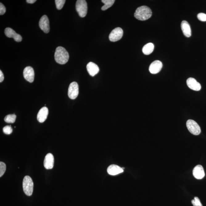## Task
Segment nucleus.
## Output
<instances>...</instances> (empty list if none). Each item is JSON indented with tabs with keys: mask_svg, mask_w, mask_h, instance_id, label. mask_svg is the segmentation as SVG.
Instances as JSON below:
<instances>
[{
	"mask_svg": "<svg viewBox=\"0 0 206 206\" xmlns=\"http://www.w3.org/2000/svg\"><path fill=\"white\" fill-rule=\"evenodd\" d=\"M123 30L120 27L114 29L111 32L109 36V39L111 41L116 42L121 39L123 36Z\"/></svg>",
	"mask_w": 206,
	"mask_h": 206,
	"instance_id": "obj_7",
	"label": "nucleus"
},
{
	"mask_svg": "<svg viewBox=\"0 0 206 206\" xmlns=\"http://www.w3.org/2000/svg\"><path fill=\"white\" fill-rule=\"evenodd\" d=\"M187 84L188 87L195 91H199L201 89V86L195 79L190 78L187 80Z\"/></svg>",
	"mask_w": 206,
	"mask_h": 206,
	"instance_id": "obj_13",
	"label": "nucleus"
},
{
	"mask_svg": "<svg viewBox=\"0 0 206 206\" xmlns=\"http://www.w3.org/2000/svg\"><path fill=\"white\" fill-rule=\"evenodd\" d=\"M86 67L88 73L92 76H94L99 71V67L96 64L92 62L89 63Z\"/></svg>",
	"mask_w": 206,
	"mask_h": 206,
	"instance_id": "obj_16",
	"label": "nucleus"
},
{
	"mask_svg": "<svg viewBox=\"0 0 206 206\" xmlns=\"http://www.w3.org/2000/svg\"><path fill=\"white\" fill-rule=\"evenodd\" d=\"M24 78L30 83H33L34 80L35 72L33 68L28 66L25 68L23 71Z\"/></svg>",
	"mask_w": 206,
	"mask_h": 206,
	"instance_id": "obj_9",
	"label": "nucleus"
},
{
	"mask_svg": "<svg viewBox=\"0 0 206 206\" xmlns=\"http://www.w3.org/2000/svg\"><path fill=\"white\" fill-rule=\"evenodd\" d=\"M76 9L80 17H84L88 12V5L86 1L85 0L77 1Z\"/></svg>",
	"mask_w": 206,
	"mask_h": 206,
	"instance_id": "obj_4",
	"label": "nucleus"
},
{
	"mask_svg": "<svg viewBox=\"0 0 206 206\" xmlns=\"http://www.w3.org/2000/svg\"><path fill=\"white\" fill-rule=\"evenodd\" d=\"M39 26L41 30L45 33H48L50 31V25L49 19L46 15L42 17L39 22Z\"/></svg>",
	"mask_w": 206,
	"mask_h": 206,
	"instance_id": "obj_8",
	"label": "nucleus"
},
{
	"mask_svg": "<svg viewBox=\"0 0 206 206\" xmlns=\"http://www.w3.org/2000/svg\"><path fill=\"white\" fill-rule=\"evenodd\" d=\"M16 115L15 114L8 115L5 117L4 121L6 123H15L16 119Z\"/></svg>",
	"mask_w": 206,
	"mask_h": 206,
	"instance_id": "obj_21",
	"label": "nucleus"
},
{
	"mask_svg": "<svg viewBox=\"0 0 206 206\" xmlns=\"http://www.w3.org/2000/svg\"><path fill=\"white\" fill-rule=\"evenodd\" d=\"M154 46L152 43H149L146 44L142 48V52L146 55L150 54L153 52Z\"/></svg>",
	"mask_w": 206,
	"mask_h": 206,
	"instance_id": "obj_19",
	"label": "nucleus"
},
{
	"mask_svg": "<svg viewBox=\"0 0 206 206\" xmlns=\"http://www.w3.org/2000/svg\"><path fill=\"white\" fill-rule=\"evenodd\" d=\"M197 18L202 22L206 21V14L200 13L197 15Z\"/></svg>",
	"mask_w": 206,
	"mask_h": 206,
	"instance_id": "obj_26",
	"label": "nucleus"
},
{
	"mask_svg": "<svg viewBox=\"0 0 206 206\" xmlns=\"http://www.w3.org/2000/svg\"><path fill=\"white\" fill-rule=\"evenodd\" d=\"M54 157L51 153L48 154L45 157L44 162V167L46 169H51L54 167Z\"/></svg>",
	"mask_w": 206,
	"mask_h": 206,
	"instance_id": "obj_14",
	"label": "nucleus"
},
{
	"mask_svg": "<svg viewBox=\"0 0 206 206\" xmlns=\"http://www.w3.org/2000/svg\"><path fill=\"white\" fill-rule=\"evenodd\" d=\"M162 67L163 64L161 61L155 60L150 64L149 68V70L151 73L157 74L162 70Z\"/></svg>",
	"mask_w": 206,
	"mask_h": 206,
	"instance_id": "obj_11",
	"label": "nucleus"
},
{
	"mask_svg": "<svg viewBox=\"0 0 206 206\" xmlns=\"http://www.w3.org/2000/svg\"><path fill=\"white\" fill-rule=\"evenodd\" d=\"M6 12V9L2 3H0V15H3Z\"/></svg>",
	"mask_w": 206,
	"mask_h": 206,
	"instance_id": "obj_27",
	"label": "nucleus"
},
{
	"mask_svg": "<svg viewBox=\"0 0 206 206\" xmlns=\"http://www.w3.org/2000/svg\"><path fill=\"white\" fill-rule=\"evenodd\" d=\"M193 175L198 179H201L205 176V172L202 166L198 165L195 167L193 171Z\"/></svg>",
	"mask_w": 206,
	"mask_h": 206,
	"instance_id": "obj_12",
	"label": "nucleus"
},
{
	"mask_svg": "<svg viewBox=\"0 0 206 206\" xmlns=\"http://www.w3.org/2000/svg\"><path fill=\"white\" fill-rule=\"evenodd\" d=\"M181 28L185 36L189 38L191 36V30L189 24L186 21H183L181 23Z\"/></svg>",
	"mask_w": 206,
	"mask_h": 206,
	"instance_id": "obj_17",
	"label": "nucleus"
},
{
	"mask_svg": "<svg viewBox=\"0 0 206 206\" xmlns=\"http://www.w3.org/2000/svg\"><path fill=\"white\" fill-rule=\"evenodd\" d=\"M66 1L65 0H56L55 3L57 9L61 10L64 7Z\"/></svg>",
	"mask_w": 206,
	"mask_h": 206,
	"instance_id": "obj_22",
	"label": "nucleus"
},
{
	"mask_svg": "<svg viewBox=\"0 0 206 206\" xmlns=\"http://www.w3.org/2000/svg\"><path fill=\"white\" fill-rule=\"evenodd\" d=\"M152 15V11L150 8L146 6L138 7L135 12L134 16L138 20L145 21L150 18Z\"/></svg>",
	"mask_w": 206,
	"mask_h": 206,
	"instance_id": "obj_2",
	"label": "nucleus"
},
{
	"mask_svg": "<svg viewBox=\"0 0 206 206\" xmlns=\"http://www.w3.org/2000/svg\"><path fill=\"white\" fill-rule=\"evenodd\" d=\"M3 132L6 134H10L12 133L13 130L11 126H6L3 129Z\"/></svg>",
	"mask_w": 206,
	"mask_h": 206,
	"instance_id": "obj_24",
	"label": "nucleus"
},
{
	"mask_svg": "<svg viewBox=\"0 0 206 206\" xmlns=\"http://www.w3.org/2000/svg\"><path fill=\"white\" fill-rule=\"evenodd\" d=\"M34 184L32 179L29 176L24 177L23 182V187L24 192L28 196H31L33 194Z\"/></svg>",
	"mask_w": 206,
	"mask_h": 206,
	"instance_id": "obj_3",
	"label": "nucleus"
},
{
	"mask_svg": "<svg viewBox=\"0 0 206 206\" xmlns=\"http://www.w3.org/2000/svg\"><path fill=\"white\" fill-rule=\"evenodd\" d=\"M36 1V0H27L26 2L27 3L29 4H33Z\"/></svg>",
	"mask_w": 206,
	"mask_h": 206,
	"instance_id": "obj_29",
	"label": "nucleus"
},
{
	"mask_svg": "<svg viewBox=\"0 0 206 206\" xmlns=\"http://www.w3.org/2000/svg\"><path fill=\"white\" fill-rule=\"evenodd\" d=\"M79 94V87L78 83L76 82H72L69 86L68 96L71 99H75Z\"/></svg>",
	"mask_w": 206,
	"mask_h": 206,
	"instance_id": "obj_6",
	"label": "nucleus"
},
{
	"mask_svg": "<svg viewBox=\"0 0 206 206\" xmlns=\"http://www.w3.org/2000/svg\"><path fill=\"white\" fill-rule=\"evenodd\" d=\"M193 206H203L198 197H195L194 199L192 200Z\"/></svg>",
	"mask_w": 206,
	"mask_h": 206,
	"instance_id": "obj_25",
	"label": "nucleus"
},
{
	"mask_svg": "<svg viewBox=\"0 0 206 206\" xmlns=\"http://www.w3.org/2000/svg\"><path fill=\"white\" fill-rule=\"evenodd\" d=\"M6 169V167L5 163L4 162H0V177H1L4 175Z\"/></svg>",
	"mask_w": 206,
	"mask_h": 206,
	"instance_id": "obj_23",
	"label": "nucleus"
},
{
	"mask_svg": "<svg viewBox=\"0 0 206 206\" xmlns=\"http://www.w3.org/2000/svg\"><path fill=\"white\" fill-rule=\"evenodd\" d=\"M102 2L104 3V5L103 6L101 9L102 10H105L112 7L115 2V0H102Z\"/></svg>",
	"mask_w": 206,
	"mask_h": 206,
	"instance_id": "obj_20",
	"label": "nucleus"
},
{
	"mask_svg": "<svg viewBox=\"0 0 206 206\" xmlns=\"http://www.w3.org/2000/svg\"><path fill=\"white\" fill-rule=\"evenodd\" d=\"M54 57L57 63L63 65L68 62L69 55L68 52L65 48L59 46L56 48Z\"/></svg>",
	"mask_w": 206,
	"mask_h": 206,
	"instance_id": "obj_1",
	"label": "nucleus"
},
{
	"mask_svg": "<svg viewBox=\"0 0 206 206\" xmlns=\"http://www.w3.org/2000/svg\"><path fill=\"white\" fill-rule=\"evenodd\" d=\"M186 126L190 132L194 135H198L201 133V129L197 122L194 120H189L186 123Z\"/></svg>",
	"mask_w": 206,
	"mask_h": 206,
	"instance_id": "obj_5",
	"label": "nucleus"
},
{
	"mask_svg": "<svg viewBox=\"0 0 206 206\" xmlns=\"http://www.w3.org/2000/svg\"><path fill=\"white\" fill-rule=\"evenodd\" d=\"M48 109L46 107H43L40 109L37 115V120L40 123L44 122L47 118L48 115Z\"/></svg>",
	"mask_w": 206,
	"mask_h": 206,
	"instance_id": "obj_15",
	"label": "nucleus"
},
{
	"mask_svg": "<svg viewBox=\"0 0 206 206\" xmlns=\"http://www.w3.org/2000/svg\"><path fill=\"white\" fill-rule=\"evenodd\" d=\"M4 74H3L1 70L0 71V82L1 83L4 81Z\"/></svg>",
	"mask_w": 206,
	"mask_h": 206,
	"instance_id": "obj_28",
	"label": "nucleus"
},
{
	"mask_svg": "<svg viewBox=\"0 0 206 206\" xmlns=\"http://www.w3.org/2000/svg\"><path fill=\"white\" fill-rule=\"evenodd\" d=\"M5 34L6 36L9 38H13L15 41L17 42H20L22 40V37L21 35L16 33L12 29L7 28L5 30Z\"/></svg>",
	"mask_w": 206,
	"mask_h": 206,
	"instance_id": "obj_10",
	"label": "nucleus"
},
{
	"mask_svg": "<svg viewBox=\"0 0 206 206\" xmlns=\"http://www.w3.org/2000/svg\"><path fill=\"white\" fill-rule=\"evenodd\" d=\"M107 172L109 175H115L123 173L124 170L123 168L117 165H112L107 168Z\"/></svg>",
	"mask_w": 206,
	"mask_h": 206,
	"instance_id": "obj_18",
	"label": "nucleus"
}]
</instances>
